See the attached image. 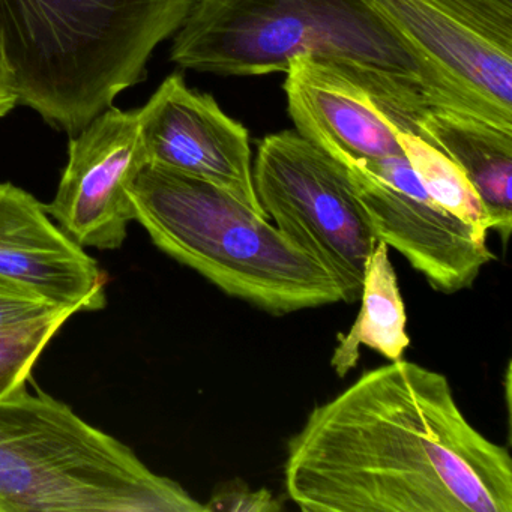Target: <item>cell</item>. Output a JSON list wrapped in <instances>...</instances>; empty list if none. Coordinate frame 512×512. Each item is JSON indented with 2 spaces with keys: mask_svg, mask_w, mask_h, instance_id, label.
Returning a JSON list of instances; mask_svg holds the SVG:
<instances>
[{
  "mask_svg": "<svg viewBox=\"0 0 512 512\" xmlns=\"http://www.w3.org/2000/svg\"><path fill=\"white\" fill-rule=\"evenodd\" d=\"M287 494L307 512H511L512 458L479 433L442 373L365 371L287 443Z\"/></svg>",
  "mask_w": 512,
  "mask_h": 512,
  "instance_id": "obj_1",
  "label": "cell"
},
{
  "mask_svg": "<svg viewBox=\"0 0 512 512\" xmlns=\"http://www.w3.org/2000/svg\"><path fill=\"white\" fill-rule=\"evenodd\" d=\"M26 385L0 398V512H208L130 446Z\"/></svg>",
  "mask_w": 512,
  "mask_h": 512,
  "instance_id": "obj_5",
  "label": "cell"
},
{
  "mask_svg": "<svg viewBox=\"0 0 512 512\" xmlns=\"http://www.w3.org/2000/svg\"><path fill=\"white\" fill-rule=\"evenodd\" d=\"M341 166L377 241L400 253L431 289L446 295L469 289L496 260L487 233L434 202L406 155Z\"/></svg>",
  "mask_w": 512,
  "mask_h": 512,
  "instance_id": "obj_8",
  "label": "cell"
},
{
  "mask_svg": "<svg viewBox=\"0 0 512 512\" xmlns=\"http://www.w3.org/2000/svg\"><path fill=\"white\" fill-rule=\"evenodd\" d=\"M65 308L74 307H62L14 281L0 277V331L46 319Z\"/></svg>",
  "mask_w": 512,
  "mask_h": 512,
  "instance_id": "obj_17",
  "label": "cell"
},
{
  "mask_svg": "<svg viewBox=\"0 0 512 512\" xmlns=\"http://www.w3.org/2000/svg\"><path fill=\"white\" fill-rule=\"evenodd\" d=\"M196 0H0L19 106L74 136L145 82Z\"/></svg>",
  "mask_w": 512,
  "mask_h": 512,
  "instance_id": "obj_3",
  "label": "cell"
},
{
  "mask_svg": "<svg viewBox=\"0 0 512 512\" xmlns=\"http://www.w3.org/2000/svg\"><path fill=\"white\" fill-rule=\"evenodd\" d=\"M206 511L226 512H277L281 511L280 500L266 488L251 490L244 482L232 481L215 490L206 503Z\"/></svg>",
  "mask_w": 512,
  "mask_h": 512,
  "instance_id": "obj_18",
  "label": "cell"
},
{
  "mask_svg": "<svg viewBox=\"0 0 512 512\" xmlns=\"http://www.w3.org/2000/svg\"><path fill=\"white\" fill-rule=\"evenodd\" d=\"M77 313L76 308H65L46 319L0 331V398L28 383L50 341Z\"/></svg>",
  "mask_w": 512,
  "mask_h": 512,
  "instance_id": "obj_16",
  "label": "cell"
},
{
  "mask_svg": "<svg viewBox=\"0 0 512 512\" xmlns=\"http://www.w3.org/2000/svg\"><path fill=\"white\" fill-rule=\"evenodd\" d=\"M418 131L463 170L481 197L490 230L506 247L512 230V130L466 113L433 109L419 119Z\"/></svg>",
  "mask_w": 512,
  "mask_h": 512,
  "instance_id": "obj_13",
  "label": "cell"
},
{
  "mask_svg": "<svg viewBox=\"0 0 512 512\" xmlns=\"http://www.w3.org/2000/svg\"><path fill=\"white\" fill-rule=\"evenodd\" d=\"M397 139L428 196L455 217L482 232H490V220L481 197L463 170L418 131L398 125Z\"/></svg>",
  "mask_w": 512,
  "mask_h": 512,
  "instance_id": "obj_15",
  "label": "cell"
},
{
  "mask_svg": "<svg viewBox=\"0 0 512 512\" xmlns=\"http://www.w3.org/2000/svg\"><path fill=\"white\" fill-rule=\"evenodd\" d=\"M253 179L274 226L334 278L344 302L359 299L377 239L347 170L287 130L259 143Z\"/></svg>",
  "mask_w": 512,
  "mask_h": 512,
  "instance_id": "obj_6",
  "label": "cell"
},
{
  "mask_svg": "<svg viewBox=\"0 0 512 512\" xmlns=\"http://www.w3.org/2000/svg\"><path fill=\"white\" fill-rule=\"evenodd\" d=\"M298 56L340 70L401 127L418 131L428 110L463 113L371 0H196L170 52L184 70L224 77L286 73Z\"/></svg>",
  "mask_w": 512,
  "mask_h": 512,
  "instance_id": "obj_2",
  "label": "cell"
},
{
  "mask_svg": "<svg viewBox=\"0 0 512 512\" xmlns=\"http://www.w3.org/2000/svg\"><path fill=\"white\" fill-rule=\"evenodd\" d=\"M473 2L488 8V10L496 11L502 16L512 17V0H473Z\"/></svg>",
  "mask_w": 512,
  "mask_h": 512,
  "instance_id": "obj_20",
  "label": "cell"
},
{
  "mask_svg": "<svg viewBox=\"0 0 512 512\" xmlns=\"http://www.w3.org/2000/svg\"><path fill=\"white\" fill-rule=\"evenodd\" d=\"M139 113L149 164L218 185L268 218L254 187L250 134L212 95L188 88L184 76L175 73Z\"/></svg>",
  "mask_w": 512,
  "mask_h": 512,
  "instance_id": "obj_10",
  "label": "cell"
},
{
  "mask_svg": "<svg viewBox=\"0 0 512 512\" xmlns=\"http://www.w3.org/2000/svg\"><path fill=\"white\" fill-rule=\"evenodd\" d=\"M146 164L139 109L110 106L71 136L47 212L83 248L118 250L134 221L128 191Z\"/></svg>",
  "mask_w": 512,
  "mask_h": 512,
  "instance_id": "obj_9",
  "label": "cell"
},
{
  "mask_svg": "<svg viewBox=\"0 0 512 512\" xmlns=\"http://www.w3.org/2000/svg\"><path fill=\"white\" fill-rule=\"evenodd\" d=\"M0 277L62 307H106V275L82 245L53 223L46 205L0 182Z\"/></svg>",
  "mask_w": 512,
  "mask_h": 512,
  "instance_id": "obj_11",
  "label": "cell"
},
{
  "mask_svg": "<svg viewBox=\"0 0 512 512\" xmlns=\"http://www.w3.org/2000/svg\"><path fill=\"white\" fill-rule=\"evenodd\" d=\"M284 74L287 110L296 133L338 163L404 154L397 122L340 70L311 56H298Z\"/></svg>",
  "mask_w": 512,
  "mask_h": 512,
  "instance_id": "obj_12",
  "label": "cell"
},
{
  "mask_svg": "<svg viewBox=\"0 0 512 512\" xmlns=\"http://www.w3.org/2000/svg\"><path fill=\"white\" fill-rule=\"evenodd\" d=\"M128 193L152 242L232 298L275 316L343 301L313 257L218 185L148 163Z\"/></svg>",
  "mask_w": 512,
  "mask_h": 512,
  "instance_id": "obj_4",
  "label": "cell"
},
{
  "mask_svg": "<svg viewBox=\"0 0 512 512\" xmlns=\"http://www.w3.org/2000/svg\"><path fill=\"white\" fill-rule=\"evenodd\" d=\"M361 311L347 334L338 335L331 367L346 377L356 367L361 346L373 349L388 361H400L410 344L407 316L389 247L377 241L365 268Z\"/></svg>",
  "mask_w": 512,
  "mask_h": 512,
  "instance_id": "obj_14",
  "label": "cell"
},
{
  "mask_svg": "<svg viewBox=\"0 0 512 512\" xmlns=\"http://www.w3.org/2000/svg\"><path fill=\"white\" fill-rule=\"evenodd\" d=\"M17 106H19V94H17L14 71L8 59L4 34L0 31V119L13 112Z\"/></svg>",
  "mask_w": 512,
  "mask_h": 512,
  "instance_id": "obj_19",
  "label": "cell"
},
{
  "mask_svg": "<svg viewBox=\"0 0 512 512\" xmlns=\"http://www.w3.org/2000/svg\"><path fill=\"white\" fill-rule=\"evenodd\" d=\"M461 112L512 130V17L473 0H371Z\"/></svg>",
  "mask_w": 512,
  "mask_h": 512,
  "instance_id": "obj_7",
  "label": "cell"
}]
</instances>
